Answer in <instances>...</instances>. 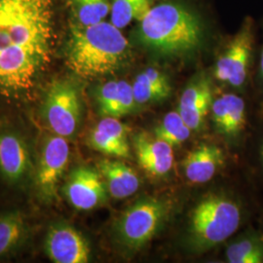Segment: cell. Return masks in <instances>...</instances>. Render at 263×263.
I'll return each instance as SVG.
<instances>
[{"instance_id": "9c48e42d", "label": "cell", "mask_w": 263, "mask_h": 263, "mask_svg": "<svg viewBox=\"0 0 263 263\" xmlns=\"http://www.w3.org/2000/svg\"><path fill=\"white\" fill-rule=\"evenodd\" d=\"M70 156L68 140L50 132L43 137L35 156L32 191L43 204H53L59 197L61 180Z\"/></svg>"}, {"instance_id": "7c38bea8", "label": "cell", "mask_w": 263, "mask_h": 263, "mask_svg": "<svg viewBox=\"0 0 263 263\" xmlns=\"http://www.w3.org/2000/svg\"><path fill=\"white\" fill-rule=\"evenodd\" d=\"M213 88L210 78L202 72L194 76L183 90L179 112L192 131L200 130L213 104Z\"/></svg>"}, {"instance_id": "e0dca14e", "label": "cell", "mask_w": 263, "mask_h": 263, "mask_svg": "<svg viewBox=\"0 0 263 263\" xmlns=\"http://www.w3.org/2000/svg\"><path fill=\"white\" fill-rule=\"evenodd\" d=\"M29 238L30 224L23 211L10 209L0 212V260L19 254Z\"/></svg>"}, {"instance_id": "4316f807", "label": "cell", "mask_w": 263, "mask_h": 263, "mask_svg": "<svg viewBox=\"0 0 263 263\" xmlns=\"http://www.w3.org/2000/svg\"><path fill=\"white\" fill-rule=\"evenodd\" d=\"M262 235H263V233H262Z\"/></svg>"}, {"instance_id": "8fae6325", "label": "cell", "mask_w": 263, "mask_h": 263, "mask_svg": "<svg viewBox=\"0 0 263 263\" xmlns=\"http://www.w3.org/2000/svg\"><path fill=\"white\" fill-rule=\"evenodd\" d=\"M44 252L54 263H87L91 249L84 236L65 221L53 222L44 239Z\"/></svg>"}, {"instance_id": "3957f363", "label": "cell", "mask_w": 263, "mask_h": 263, "mask_svg": "<svg viewBox=\"0 0 263 263\" xmlns=\"http://www.w3.org/2000/svg\"><path fill=\"white\" fill-rule=\"evenodd\" d=\"M134 39L157 56L181 58L202 47L205 28L201 18L186 5L165 1L153 5L139 21Z\"/></svg>"}, {"instance_id": "5bb4252c", "label": "cell", "mask_w": 263, "mask_h": 263, "mask_svg": "<svg viewBox=\"0 0 263 263\" xmlns=\"http://www.w3.org/2000/svg\"><path fill=\"white\" fill-rule=\"evenodd\" d=\"M128 126L115 117H104L95 125L88 136V144L107 156L130 158Z\"/></svg>"}, {"instance_id": "44dd1931", "label": "cell", "mask_w": 263, "mask_h": 263, "mask_svg": "<svg viewBox=\"0 0 263 263\" xmlns=\"http://www.w3.org/2000/svg\"><path fill=\"white\" fill-rule=\"evenodd\" d=\"M226 259L230 263H263V235L248 231L226 249Z\"/></svg>"}, {"instance_id": "52a82bcc", "label": "cell", "mask_w": 263, "mask_h": 263, "mask_svg": "<svg viewBox=\"0 0 263 263\" xmlns=\"http://www.w3.org/2000/svg\"><path fill=\"white\" fill-rule=\"evenodd\" d=\"M171 203L161 198H141L127 208L112 227L114 242L126 252H137L148 244L165 226Z\"/></svg>"}, {"instance_id": "ac0fdd59", "label": "cell", "mask_w": 263, "mask_h": 263, "mask_svg": "<svg viewBox=\"0 0 263 263\" xmlns=\"http://www.w3.org/2000/svg\"><path fill=\"white\" fill-rule=\"evenodd\" d=\"M226 156L221 148L215 144L202 143L184 157L182 166L186 179L196 184L206 183L223 167Z\"/></svg>"}, {"instance_id": "9a60e30c", "label": "cell", "mask_w": 263, "mask_h": 263, "mask_svg": "<svg viewBox=\"0 0 263 263\" xmlns=\"http://www.w3.org/2000/svg\"><path fill=\"white\" fill-rule=\"evenodd\" d=\"M133 144L139 165L147 174L163 177L173 168L175 155L169 143L141 132L134 135Z\"/></svg>"}, {"instance_id": "5b68a950", "label": "cell", "mask_w": 263, "mask_h": 263, "mask_svg": "<svg viewBox=\"0 0 263 263\" xmlns=\"http://www.w3.org/2000/svg\"><path fill=\"white\" fill-rule=\"evenodd\" d=\"M35 156L30 138L20 124L0 121V185L17 194L32 190Z\"/></svg>"}, {"instance_id": "4fadbf2b", "label": "cell", "mask_w": 263, "mask_h": 263, "mask_svg": "<svg viewBox=\"0 0 263 263\" xmlns=\"http://www.w3.org/2000/svg\"><path fill=\"white\" fill-rule=\"evenodd\" d=\"M212 118L216 129L231 140L241 138L248 128V106L243 97L227 93L212 104Z\"/></svg>"}, {"instance_id": "6da1fadb", "label": "cell", "mask_w": 263, "mask_h": 263, "mask_svg": "<svg viewBox=\"0 0 263 263\" xmlns=\"http://www.w3.org/2000/svg\"><path fill=\"white\" fill-rule=\"evenodd\" d=\"M63 0H0V99H30L59 43Z\"/></svg>"}, {"instance_id": "277c9868", "label": "cell", "mask_w": 263, "mask_h": 263, "mask_svg": "<svg viewBox=\"0 0 263 263\" xmlns=\"http://www.w3.org/2000/svg\"><path fill=\"white\" fill-rule=\"evenodd\" d=\"M246 210L242 201L226 193H210L192 210L188 227V246L194 253H205L226 242L243 224Z\"/></svg>"}, {"instance_id": "ffe728a7", "label": "cell", "mask_w": 263, "mask_h": 263, "mask_svg": "<svg viewBox=\"0 0 263 263\" xmlns=\"http://www.w3.org/2000/svg\"><path fill=\"white\" fill-rule=\"evenodd\" d=\"M132 86L138 104L159 103L169 98L172 92L168 76L154 67H147L139 73Z\"/></svg>"}, {"instance_id": "603a6c76", "label": "cell", "mask_w": 263, "mask_h": 263, "mask_svg": "<svg viewBox=\"0 0 263 263\" xmlns=\"http://www.w3.org/2000/svg\"><path fill=\"white\" fill-rule=\"evenodd\" d=\"M153 6V0H112L110 22L119 29L126 28L133 21L140 20Z\"/></svg>"}, {"instance_id": "cb8c5ba5", "label": "cell", "mask_w": 263, "mask_h": 263, "mask_svg": "<svg viewBox=\"0 0 263 263\" xmlns=\"http://www.w3.org/2000/svg\"><path fill=\"white\" fill-rule=\"evenodd\" d=\"M191 132L192 130L188 127L179 112L172 111L166 114L155 128L154 137L175 147L189 139Z\"/></svg>"}, {"instance_id": "d6986e66", "label": "cell", "mask_w": 263, "mask_h": 263, "mask_svg": "<svg viewBox=\"0 0 263 263\" xmlns=\"http://www.w3.org/2000/svg\"><path fill=\"white\" fill-rule=\"evenodd\" d=\"M98 170L113 199L122 200L135 194L141 180L135 170L117 160L104 159L98 163Z\"/></svg>"}, {"instance_id": "2e32d148", "label": "cell", "mask_w": 263, "mask_h": 263, "mask_svg": "<svg viewBox=\"0 0 263 263\" xmlns=\"http://www.w3.org/2000/svg\"><path fill=\"white\" fill-rule=\"evenodd\" d=\"M99 113L104 117L119 118L136 108L133 86L124 80H108L99 85L95 91Z\"/></svg>"}, {"instance_id": "30bf717a", "label": "cell", "mask_w": 263, "mask_h": 263, "mask_svg": "<svg viewBox=\"0 0 263 263\" xmlns=\"http://www.w3.org/2000/svg\"><path fill=\"white\" fill-rule=\"evenodd\" d=\"M70 206L78 211H91L104 205L107 200V188L99 170L79 166L72 170L63 187Z\"/></svg>"}, {"instance_id": "7a4b0ae2", "label": "cell", "mask_w": 263, "mask_h": 263, "mask_svg": "<svg viewBox=\"0 0 263 263\" xmlns=\"http://www.w3.org/2000/svg\"><path fill=\"white\" fill-rule=\"evenodd\" d=\"M60 49L67 68L84 80L114 76L133 61L129 40L111 22L80 26L69 20Z\"/></svg>"}, {"instance_id": "ba28073f", "label": "cell", "mask_w": 263, "mask_h": 263, "mask_svg": "<svg viewBox=\"0 0 263 263\" xmlns=\"http://www.w3.org/2000/svg\"><path fill=\"white\" fill-rule=\"evenodd\" d=\"M252 17L245 18L216 60L214 74L218 81L243 91L251 78L255 47V28Z\"/></svg>"}, {"instance_id": "d4e9b609", "label": "cell", "mask_w": 263, "mask_h": 263, "mask_svg": "<svg viewBox=\"0 0 263 263\" xmlns=\"http://www.w3.org/2000/svg\"><path fill=\"white\" fill-rule=\"evenodd\" d=\"M256 81L259 88V91L263 95V42L260 52H259V60H258V66L256 71Z\"/></svg>"}, {"instance_id": "484cf974", "label": "cell", "mask_w": 263, "mask_h": 263, "mask_svg": "<svg viewBox=\"0 0 263 263\" xmlns=\"http://www.w3.org/2000/svg\"><path fill=\"white\" fill-rule=\"evenodd\" d=\"M258 146H257V161L259 165V169L263 174V133L258 141Z\"/></svg>"}, {"instance_id": "8992f818", "label": "cell", "mask_w": 263, "mask_h": 263, "mask_svg": "<svg viewBox=\"0 0 263 263\" xmlns=\"http://www.w3.org/2000/svg\"><path fill=\"white\" fill-rule=\"evenodd\" d=\"M39 115L48 130L66 140L73 139L83 115L81 91L69 77H55L42 90Z\"/></svg>"}, {"instance_id": "7402d4cb", "label": "cell", "mask_w": 263, "mask_h": 263, "mask_svg": "<svg viewBox=\"0 0 263 263\" xmlns=\"http://www.w3.org/2000/svg\"><path fill=\"white\" fill-rule=\"evenodd\" d=\"M70 21L80 26L103 22L110 13L112 0H63Z\"/></svg>"}]
</instances>
